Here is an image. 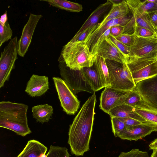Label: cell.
Segmentation results:
<instances>
[{
	"mask_svg": "<svg viewBox=\"0 0 157 157\" xmlns=\"http://www.w3.org/2000/svg\"><path fill=\"white\" fill-rule=\"evenodd\" d=\"M117 157H149L147 152L133 149L127 152L121 153Z\"/></svg>",
	"mask_w": 157,
	"mask_h": 157,
	"instance_id": "obj_34",
	"label": "cell"
},
{
	"mask_svg": "<svg viewBox=\"0 0 157 157\" xmlns=\"http://www.w3.org/2000/svg\"><path fill=\"white\" fill-rule=\"evenodd\" d=\"M98 24L88 28L78 34H76L70 40L71 41H84L96 28Z\"/></svg>",
	"mask_w": 157,
	"mask_h": 157,
	"instance_id": "obj_32",
	"label": "cell"
},
{
	"mask_svg": "<svg viewBox=\"0 0 157 157\" xmlns=\"http://www.w3.org/2000/svg\"><path fill=\"white\" fill-rule=\"evenodd\" d=\"M127 4L134 6L141 11L147 13L157 11V0H127Z\"/></svg>",
	"mask_w": 157,
	"mask_h": 157,
	"instance_id": "obj_27",
	"label": "cell"
},
{
	"mask_svg": "<svg viewBox=\"0 0 157 157\" xmlns=\"http://www.w3.org/2000/svg\"><path fill=\"white\" fill-rule=\"evenodd\" d=\"M135 89L143 101L157 109V76L138 82Z\"/></svg>",
	"mask_w": 157,
	"mask_h": 157,
	"instance_id": "obj_12",
	"label": "cell"
},
{
	"mask_svg": "<svg viewBox=\"0 0 157 157\" xmlns=\"http://www.w3.org/2000/svg\"><path fill=\"white\" fill-rule=\"evenodd\" d=\"M149 147L150 150H157V138L149 144Z\"/></svg>",
	"mask_w": 157,
	"mask_h": 157,
	"instance_id": "obj_40",
	"label": "cell"
},
{
	"mask_svg": "<svg viewBox=\"0 0 157 157\" xmlns=\"http://www.w3.org/2000/svg\"><path fill=\"white\" fill-rule=\"evenodd\" d=\"M133 33L136 36L141 37H149L157 35L145 28L136 25L134 26Z\"/></svg>",
	"mask_w": 157,
	"mask_h": 157,
	"instance_id": "obj_35",
	"label": "cell"
},
{
	"mask_svg": "<svg viewBox=\"0 0 157 157\" xmlns=\"http://www.w3.org/2000/svg\"><path fill=\"white\" fill-rule=\"evenodd\" d=\"M60 55L71 69L81 70L94 64V57L84 41H70L63 48Z\"/></svg>",
	"mask_w": 157,
	"mask_h": 157,
	"instance_id": "obj_3",
	"label": "cell"
},
{
	"mask_svg": "<svg viewBox=\"0 0 157 157\" xmlns=\"http://www.w3.org/2000/svg\"><path fill=\"white\" fill-rule=\"evenodd\" d=\"M47 149L46 147L39 141L30 140L17 157H45Z\"/></svg>",
	"mask_w": 157,
	"mask_h": 157,
	"instance_id": "obj_18",
	"label": "cell"
},
{
	"mask_svg": "<svg viewBox=\"0 0 157 157\" xmlns=\"http://www.w3.org/2000/svg\"><path fill=\"white\" fill-rule=\"evenodd\" d=\"M48 2L50 5L57 8L72 12H79L82 10V5L65 0H41Z\"/></svg>",
	"mask_w": 157,
	"mask_h": 157,
	"instance_id": "obj_26",
	"label": "cell"
},
{
	"mask_svg": "<svg viewBox=\"0 0 157 157\" xmlns=\"http://www.w3.org/2000/svg\"><path fill=\"white\" fill-rule=\"evenodd\" d=\"M52 79L63 110L67 114H74L79 108V101L63 79L58 77Z\"/></svg>",
	"mask_w": 157,
	"mask_h": 157,
	"instance_id": "obj_9",
	"label": "cell"
},
{
	"mask_svg": "<svg viewBox=\"0 0 157 157\" xmlns=\"http://www.w3.org/2000/svg\"><path fill=\"white\" fill-rule=\"evenodd\" d=\"M126 63L136 85L157 76L156 57L129 58Z\"/></svg>",
	"mask_w": 157,
	"mask_h": 157,
	"instance_id": "obj_5",
	"label": "cell"
},
{
	"mask_svg": "<svg viewBox=\"0 0 157 157\" xmlns=\"http://www.w3.org/2000/svg\"><path fill=\"white\" fill-rule=\"evenodd\" d=\"M133 90L124 91L110 87H105L100 97V108L108 114L112 109L124 103Z\"/></svg>",
	"mask_w": 157,
	"mask_h": 157,
	"instance_id": "obj_11",
	"label": "cell"
},
{
	"mask_svg": "<svg viewBox=\"0 0 157 157\" xmlns=\"http://www.w3.org/2000/svg\"><path fill=\"white\" fill-rule=\"evenodd\" d=\"M111 3L112 5H116L120 4L124 0H109Z\"/></svg>",
	"mask_w": 157,
	"mask_h": 157,
	"instance_id": "obj_41",
	"label": "cell"
},
{
	"mask_svg": "<svg viewBox=\"0 0 157 157\" xmlns=\"http://www.w3.org/2000/svg\"><path fill=\"white\" fill-rule=\"evenodd\" d=\"M82 70L92 89L95 92L104 88L94 64L90 67H85Z\"/></svg>",
	"mask_w": 157,
	"mask_h": 157,
	"instance_id": "obj_25",
	"label": "cell"
},
{
	"mask_svg": "<svg viewBox=\"0 0 157 157\" xmlns=\"http://www.w3.org/2000/svg\"><path fill=\"white\" fill-rule=\"evenodd\" d=\"M156 58H157V53H156Z\"/></svg>",
	"mask_w": 157,
	"mask_h": 157,
	"instance_id": "obj_43",
	"label": "cell"
},
{
	"mask_svg": "<svg viewBox=\"0 0 157 157\" xmlns=\"http://www.w3.org/2000/svg\"><path fill=\"white\" fill-rule=\"evenodd\" d=\"M124 28V26L120 25L113 26L110 28V34L115 37H117L122 34Z\"/></svg>",
	"mask_w": 157,
	"mask_h": 157,
	"instance_id": "obj_38",
	"label": "cell"
},
{
	"mask_svg": "<svg viewBox=\"0 0 157 157\" xmlns=\"http://www.w3.org/2000/svg\"><path fill=\"white\" fill-rule=\"evenodd\" d=\"M53 110L52 107L48 104L39 105L32 108L33 117L36 121L41 123L49 121L53 113Z\"/></svg>",
	"mask_w": 157,
	"mask_h": 157,
	"instance_id": "obj_24",
	"label": "cell"
},
{
	"mask_svg": "<svg viewBox=\"0 0 157 157\" xmlns=\"http://www.w3.org/2000/svg\"><path fill=\"white\" fill-rule=\"evenodd\" d=\"M132 16L119 17L109 21L99 29L94 30L92 33L88 36L84 42L90 48L93 46L98 40L107 30L112 27L117 25L125 26L129 22Z\"/></svg>",
	"mask_w": 157,
	"mask_h": 157,
	"instance_id": "obj_16",
	"label": "cell"
},
{
	"mask_svg": "<svg viewBox=\"0 0 157 157\" xmlns=\"http://www.w3.org/2000/svg\"><path fill=\"white\" fill-rule=\"evenodd\" d=\"M28 106L10 101L0 102V127L12 130L22 136L31 133L27 113Z\"/></svg>",
	"mask_w": 157,
	"mask_h": 157,
	"instance_id": "obj_2",
	"label": "cell"
},
{
	"mask_svg": "<svg viewBox=\"0 0 157 157\" xmlns=\"http://www.w3.org/2000/svg\"><path fill=\"white\" fill-rule=\"evenodd\" d=\"M110 29H109L102 34L95 44L90 48V51L94 57L97 55L105 60L126 63L128 59L113 44L108 37Z\"/></svg>",
	"mask_w": 157,
	"mask_h": 157,
	"instance_id": "obj_7",
	"label": "cell"
},
{
	"mask_svg": "<svg viewBox=\"0 0 157 157\" xmlns=\"http://www.w3.org/2000/svg\"><path fill=\"white\" fill-rule=\"evenodd\" d=\"M141 100L140 95L134 89L127 97L124 103L134 107Z\"/></svg>",
	"mask_w": 157,
	"mask_h": 157,
	"instance_id": "obj_33",
	"label": "cell"
},
{
	"mask_svg": "<svg viewBox=\"0 0 157 157\" xmlns=\"http://www.w3.org/2000/svg\"><path fill=\"white\" fill-rule=\"evenodd\" d=\"M41 15L31 13L28 20L24 26L21 37L18 41V55L24 57L31 42L32 36L37 24L42 18Z\"/></svg>",
	"mask_w": 157,
	"mask_h": 157,
	"instance_id": "obj_13",
	"label": "cell"
},
{
	"mask_svg": "<svg viewBox=\"0 0 157 157\" xmlns=\"http://www.w3.org/2000/svg\"><path fill=\"white\" fill-rule=\"evenodd\" d=\"M129 9L126 1L116 5H112V8L100 23L98 24L94 30L99 29L105 24L112 19L119 17L126 16L128 13Z\"/></svg>",
	"mask_w": 157,
	"mask_h": 157,
	"instance_id": "obj_20",
	"label": "cell"
},
{
	"mask_svg": "<svg viewBox=\"0 0 157 157\" xmlns=\"http://www.w3.org/2000/svg\"><path fill=\"white\" fill-rule=\"evenodd\" d=\"M157 36L149 37L136 36L128 58L156 57Z\"/></svg>",
	"mask_w": 157,
	"mask_h": 157,
	"instance_id": "obj_10",
	"label": "cell"
},
{
	"mask_svg": "<svg viewBox=\"0 0 157 157\" xmlns=\"http://www.w3.org/2000/svg\"><path fill=\"white\" fill-rule=\"evenodd\" d=\"M112 131L115 137L119 135L126 129L125 124L117 117H111Z\"/></svg>",
	"mask_w": 157,
	"mask_h": 157,
	"instance_id": "obj_30",
	"label": "cell"
},
{
	"mask_svg": "<svg viewBox=\"0 0 157 157\" xmlns=\"http://www.w3.org/2000/svg\"><path fill=\"white\" fill-rule=\"evenodd\" d=\"M111 3L108 0L105 3L100 5L90 14L76 34H78L88 27L97 25L100 18L109 9Z\"/></svg>",
	"mask_w": 157,
	"mask_h": 157,
	"instance_id": "obj_21",
	"label": "cell"
},
{
	"mask_svg": "<svg viewBox=\"0 0 157 157\" xmlns=\"http://www.w3.org/2000/svg\"><path fill=\"white\" fill-rule=\"evenodd\" d=\"M49 89L48 77L33 74L27 83L25 91L31 97H40Z\"/></svg>",
	"mask_w": 157,
	"mask_h": 157,
	"instance_id": "obj_15",
	"label": "cell"
},
{
	"mask_svg": "<svg viewBox=\"0 0 157 157\" xmlns=\"http://www.w3.org/2000/svg\"><path fill=\"white\" fill-rule=\"evenodd\" d=\"M150 157H157V150H153Z\"/></svg>",
	"mask_w": 157,
	"mask_h": 157,
	"instance_id": "obj_42",
	"label": "cell"
},
{
	"mask_svg": "<svg viewBox=\"0 0 157 157\" xmlns=\"http://www.w3.org/2000/svg\"><path fill=\"white\" fill-rule=\"evenodd\" d=\"M118 118L120 120L122 121L125 124L127 127H132L144 124H155L151 123L143 122L132 118L122 117Z\"/></svg>",
	"mask_w": 157,
	"mask_h": 157,
	"instance_id": "obj_37",
	"label": "cell"
},
{
	"mask_svg": "<svg viewBox=\"0 0 157 157\" xmlns=\"http://www.w3.org/2000/svg\"><path fill=\"white\" fill-rule=\"evenodd\" d=\"M108 37L113 44L125 56L128 60V55L130 50L131 47L121 43L110 34Z\"/></svg>",
	"mask_w": 157,
	"mask_h": 157,
	"instance_id": "obj_31",
	"label": "cell"
},
{
	"mask_svg": "<svg viewBox=\"0 0 157 157\" xmlns=\"http://www.w3.org/2000/svg\"><path fill=\"white\" fill-rule=\"evenodd\" d=\"M58 61L60 75L74 94L82 91L92 94L95 93L82 70H73L67 67L61 55Z\"/></svg>",
	"mask_w": 157,
	"mask_h": 157,
	"instance_id": "obj_6",
	"label": "cell"
},
{
	"mask_svg": "<svg viewBox=\"0 0 157 157\" xmlns=\"http://www.w3.org/2000/svg\"><path fill=\"white\" fill-rule=\"evenodd\" d=\"M134 107L136 112L142 117L157 124V109L148 105L142 99Z\"/></svg>",
	"mask_w": 157,
	"mask_h": 157,
	"instance_id": "obj_22",
	"label": "cell"
},
{
	"mask_svg": "<svg viewBox=\"0 0 157 157\" xmlns=\"http://www.w3.org/2000/svg\"><path fill=\"white\" fill-rule=\"evenodd\" d=\"M108 114L111 117L130 118L143 122L151 123L147 121L139 115L136 112L134 107L124 103L112 109Z\"/></svg>",
	"mask_w": 157,
	"mask_h": 157,
	"instance_id": "obj_17",
	"label": "cell"
},
{
	"mask_svg": "<svg viewBox=\"0 0 157 157\" xmlns=\"http://www.w3.org/2000/svg\"></svg>",
	"mask_w": 157,
	"mask_h": 157,
	"instance_id": "obj_44",
	"label": "cell"
},
{
	"mask_svg": "<svg viewBox=\"0 0 157 157\" xmlns=\"http://www.w3.org/2000/svg\"><path fill=\"white\" fill-rule=\"evenodd\" d=\"M111 87L118 90L128 91L135 89L136 85L127 63L106 60Z\"/></svg>",
	"mask_w": 157,
	"mask_h": 157,
	"instance_id": "obj_4",
	"label": "cell"
},
{
	"mask_svg": "<svg viewBox=\"0 0 157 157\" xmlns=\"http://www.w3.org/2000/svg\"><path fill=\"white\" fill-rule=\"evenodd\" d=\"M128 6L129 10L132 14L135 26L145 28L157 35V30L153 25L148 13L143 12L138 8L131 5Z\"/></svg>",
	"mask_w": 157,
	"mask_h": 157,
	"instance_id": "obj_19",
	"label": "cell"
},
{
	"mask_svg": "<svg viewBox=\"0 0 157 157\" xmlns=\"http://www.w3.org/2000/svg\"><path fill=\"white\" fill-rule=\"evenodd\" d=\"M136 36L134 33L131 34H122L115 38L124 44L131 47L134 43Z\"/></svg>",
	"mask_w": 157,
	"mask_h": 157,
	"instance_id": "obj_36",
	"label": "cell"
},
{
	"mask_svg": "<svg viewBox=\"0 0 157 157\" xmlns=\"http://www.w3.org/2000/svg\"><path fill=\"white\" fill-rule=\"evenodd\" d=\"M148 14L153 25L157 30V11L149 13Z\"/></svg>",
	"mask_w": 157,
	"mask_h": 157,
	"instance_id": "obj_39",
	"label": "cell"
},
{
	"mask_svg": "<svg viewBox=\"0 0 157 157\" xmlns=\"http://www.w3.org/2000/svg\"><path fill=\"white\" fill-rule=\"evenodd\" d=\"M13 31L8 21H0V47L5 42L11 39Z\"/></svg>",
	"mask_w": 157,
	"mask_h": 157,
	"instance_id": "obj_28",
	"label": "cell"
},
{
	"mask_svg": "<svg viewBox=\"0 0 157 157\" xmlns=\"http://www.w3.org/2000/svg\"><path fill=\"white\" fill-rule=\"evenodd\" d=\"M18 41L15 36L11 39L1 53L0 58V88L8 81L17 59Z\"/></svg>",
	"mask_w": 157,
	"mask_h": 157,
	"instance_id": "obj_8",
	"label": "cell"
},
{
	"mask_svg": "<svg viewBox=\"0 0 157 157\" xmlns=\"http://www.w3.org/2000/svg\"><path fill=\"white\" fill-rule=\"evenodd\" d=\"M153 132H157V124H144L130 127L126 129L119 136L122 140L136 141L150 134Z\"/></svg>",
	"mask_w": 157,
	"mask_h": 157,
	"instance_id": "obj_14",
	"label": "cell"
},
{
	"mask_svg": "<svg viewBox=\"0 0 157 157\" xmlns=\"http://www.w3.org/2000/svg\"><path fill=\"white\" fill-rule=\"evenodd\" d=\"M94 64L104 88L110 87L109 74L106 60L97 55L94 56Z\"/></svg>",
	"mask_w": 157,
	"mask_h": 157,
	"instance_id": "obj_23",
	"label": "cell"
},
{
	"mask_svg": "<svg viewBox=\"0 0 157 157\" xmlns=\"http://www.w3.org/2000/svg\"><path fill=\"white\" fill-rule=\"evenodd\" d=\"M96 102L94 93L84 104L70 125L68 143L71 153L76 156H83L90 149Z\"/></svg>",
	"mask_w": 157,
	"mask_h": 157,
	"instance_id": "obj_1",
	"label": "cell"
},
{
	"mask_svg": "<svg viewBox=\"0 0 157 157\" xmlns=\"http://www.w3.org/2000/svg\"><path fill=\"white\" fill-rule=\"evenodd\" d=\"M70 156L66 147L51 145L45 157H69Z\"/></svg>",
	"mask_w": 157,
	"mask_h": 157,
	"instance_id": "obj_29",
	"label": "cell"
}]
</instances>
